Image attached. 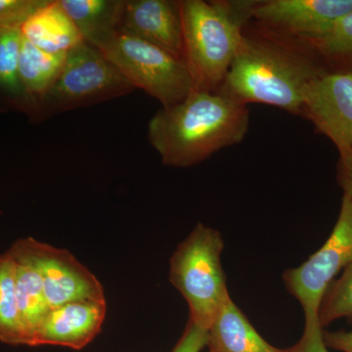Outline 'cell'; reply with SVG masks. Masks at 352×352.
<instances>
[{
	"mask_svg": "<svg viewBox=\"0 0 352 352\" xmlns=\"http://www.w3.org/2000/svg\"><path fill=\"white\" fill-rule=\"evenodd\" d=\"M249 126L248 105L220 91L193 90L184 100L153 116L148 139L164 164L189 168L239 144Z\"/></svg>",
	"mask_w": 352,
	"mask_h": 352,
	"instance_id": "cell-1",
	"label": "cell"
},
{
	"mask_svg": "<svg viewBox=\"0 0 352 352\" xmlns=\"http://www.w3.org/2000/svg\"><path fill=\"white\" fill-rule=\"evenodd\" d=\"M327 74L311 50L244 36L219 91L248 105L263 103L302 115L308 87Z\"/></svg>",
	"mask_w": 352,
	"mask_h": 352,
	"instance_id": "cell-2",
	"label": "cell"
},
{
	"mask_svg": "<svg viewBox=\"0 0 352 352\" xmlns=\"http://www.w3.org/2000/svg\"><path fill=\"white\" fill-rule=\"evenodd\" d=\"M251 2L182 0L184 62L196 91H219L244 39Z\"/></svg>",
	"mask_w": 352,
	"mask_h": 352,
	"instance_id": "cell-3",
	"label": "cell"
},
{
	"mask_svg": "<svg viewBox=\"0 0 352 352\" xmlns=\"http://www.w3.org/2000/svg\"><path fill=\"white\" fill-rule=\"evenodd\" d=\"M224 241L219 231L197 224L170 258V283L189 307V320L208 331L231 298L221 264Z\"/></svg>",
	"mask_w": 352,
	"mask_h": 352,
	"instance_id": "cell-4",
	"label": "cell"
},
{
	"mask_svg": "<svg viewBox=\"0 0 352 352\" xmlns=\"http://www.w3.org/2000/svg\"><path fill=\"white\" fill-rule=\"evenodd\" d=\"M135 87L98 48L82 41L67 53L61 74L39 100L30 120L87 107L131 94Z\"/></svg>",
	"mask_w": 352,
	"mask_h": 352,
	"instance_id": "cell-5",
	"label": "cell"
},
{
	"mask_svg": "<svg viewBox=\"0 0 352 352\" xmlns=\"http://www.w3.org/2000/svg\"><path fill=\"white\" fill-rule=\"evenodd\" d=\"M133 85L170 107L193 91L186 64L134 36L113 32L94 44Z\"/></svg>",
	"mask_w": 352,
	"mask_h": 352,
	"instance_id": "cell-6",
	"label": "cell"
},
{
	"mask_svg": "<svg viewBox=\"0 0 352 352\" xmlns=\"http://www.w3.org/2000/svg\"><path fill=\"white\" fill-rule=\"evenodd\" d=\"M352 264V201L342 197L339 217L320 249L302 265L285 271L283 281L300 302L305 320L318 319L319 307L329 285Z\"/></svg>",
	"mask_w": 352,
	"mask_h": 352,
	"instance_id": "cell-7",
	"label": "cell"
},
{
	"mask_svg": "<svg viewBox=\"0 0 352 352\" xmlns=\"http://www.w3.org/2000/svg\"><path fill=\"white\" fill-rule=\"evenodd\" d=\"M22 241L41 273L50 310L80 300H106L100 282L71 252L34 238Z\"/></svg>",
	"mask_w": 352,
	"mask_h": 352,
	"instance_id": "cell-8",
	"label": "cell"
},
{
	"mask_svg": "<svg viewBox=\"0 0 352 352\" xmlns=\"http://www.w3.org/2000/svg\"><path fill=\"white\" fill-rule=\"evenodd\" d=\"M351 12L352 0H267L250 6V15L264 27L302 43L321 38Z\"/></svg>",
	"mask_w": 352,
	"mask_h": 352,
	"instance_id": "cell-9",
	"label": "cell"
},
{
	"mask_svg": "<svg viewBox=\"0 0 352 352\" xmlns=\"http://www.w3.org/2000/svg\"><path fill=\"white\" fill-rule=\"evenodd\" d=\"M302 115L338 150H352V76L324 74L308 87Z\"/></svg>",
	"mask_w": 352,
	"mask_h": 352,
	"instance_id": "cell-10",
	"label": "cell"
},
{
	"mask_svg": "<svg viewBox=\"0 0 352 352\" xmlns=\"http://www.w3.org/2000/svg\"><path fill=\"white\" fill-rule=\"evenodd\" d=\"M117 32L152 44L184 61L182 1L122 0Z\"/></svg>",
	"mask_w": 352,
	"mask_h": 352,
	"instance_id": "cell-11",
	"label": "cell"
},
{
	"mask_svg": "<svg viewBox=\"0 0 352 352\" xmlns=\"http://www.w3.org/2000/svg\"><path fill=\"white\" fill-rule=\"evenodd\" d=\"M106 312V300H80L51 309L32 346H59L80 351L100 333Z\"/></svg>",
	"mask_w": 352,
	"mask_h": 352,
	"instance_id": "cell-12",
	"label": "cell"
},
{
	"mask_svg": "<svg viewBox=\"0 0 352 352\" xmlns=\"http://www.w3.org/2000/svg\"><path fill=\"white\" fill-rule=\"evenodd\" d=\"M8 252L15 264L16 295L27 346H32L34 336L50 308L46 300L41 273L22 239L16 241Z\"/></svg>",
	"mask_w": 352,
	"mask_h": 352,
	"instance_id": "cell-13",
	"label": "cell"
},
{
	"mask_svg": "<svg viewBox=\"0 0 352 352\" xmlns=\"http://www.w3.org/2000/svg\"><path fill=\"white\" fill-rule=\"evenodd\" d=\"M208 352H285L261 337L229 298L208 330Z\"/></svg>",
	"mask_w": 352,
	"mask_h": 352,
	"instance_id": "cell-14",
	"label": "cell"
},
{
	"mask_svg": "<svg viewBox=\"0 0 352 352\" xmlns=\"http://www.w3.org/2000/svg\"><path fill=\"white\" fill-rule=\"evenodd\" d=\"M23 38L48 53H68L85 41L78 28L60 6L50 0L21 27Z\"/></svg>",
	"mask_w": 352,
	"mask_h": 352,
	"instance_id": "cell-15",
	"label": "cell"
},
{
	"mask_svg": "<svg viewBox=\"0 0 352 352\" xmlns=\"http://www.w3.org/2000/svg\"><path fill=\"white\" fill-rule=\"evenodd\" d=\"M67 53H48L22 38L19 57L21 83L27 98V113L32 117L39 100L56 82Z\"/></svg>",
	"mask_w": 352,
	"mask_h": 352,
	"instance_id": "cell-16",
	"label": "cell"
},
{
	"mask_svg": "<svg viewBox=\"0 0 352 352\" xmlns=\"http://www.w3.org/2000/svg\"><path fill=\"white\" fill-rule=\"evenodd\" d=\"M87 43L117 32L122 0H59Z\"/></svg>",
	"mask_w": 352,
	"mask_h": 352,
	"instance_id": "cell-17",
	"label": "cell"
},
{
	"mask_svg": "<svg viewBox=\"0 0 352 352\" xmlns=\"http://www.w3.org/2000/svg\"><path fill=\"white\" fill-rule=\"evenodd\" d=\"M22 38L19 28L0 29V110L27 113V98L19 74Z\"/></svg>",
	"mask_w": 352,
	"mask_h": 352,
	"instance_id": "cell-18",
	"label": "cell"
},
{
	"mask_svg": "<svg viewBox=\"0 0 352 352\" xmlns=\"http://www.w3.org/2000/svg\"><path fill=\"white\" fill-rule=\"evenodd\" d=\"M328 74L352 76V12L321 38L305 43Z\"/></svg>",
	"mask_w": 352,
	"mask_h": 352,
	"instance_id": "cell-19",
	"label": "cell"
},
{
	"mask_svg": "<svg viewBox=\"0 0 352 352\" xmlns=\"http://www.w3.org/2000/svg\"><path fill=\"white\" fill-rule=\"evenodd\" d=\"M0 342L27 346L16 295L15 264L8 251L0 254Z\"/></svg>",
	"mask_w": 352,
	"mask_h": 352,
	"instance_id": "cell-20",
	"label": "cell"
},
{
	"mask_svg": "<svg viewBox=\"0 0 352 352\" xmlns=\"http://www.w3.org/2000/svg\"><path fill=\"white\" fill-rule=\"evenodd\" d=\"M352 317V264L342 271L339 279L329 285L319 307L322 328L342 318Z\"/></svg>",
	"mask_w": 352,
	"mask_h": 352,
	"instance_id": "cell-21",
	"label": "cell"
},
{
	"mask_svg": "<svg viewBox=\"0 0 352 352\" xmlns=\"http://www.w3.org/2000/svg\"><path fill=\"white\" fill-rule=\"evenodd\" d=\"M50 0H0V29L19 28Z\"/></svg>",
	"mask_w": 352,
	"mask_h": 352,
	"instance_id": "cell-22",
	"label": "cell"
},
{
	"mask_svg": "<svg viewBox=\"0 0 352 352\" xmlns=\"http://www.w3.org/2000/svg\"><path fill=\"white\" fill-rule=\"evenodd\" d=\"M324 340V328L319 319L305 320V330L298 342L285 352H330Z\"/></svg>",
	"mask_w": 352,
	"mask_h": 352,
	"instance_id": "cell-23",
	"label": "cell"
},
{
	"mask_svg": "<svg viewBox=\"0 0 352 352\" xmlns=\"http://www.w3.org/2000/svg\"><path fill=\"white\" fill-rule=\"evenodd\" d=\"M208 331L188 320L182 338L171 352H201L207 347Z\"/></svg>",
	"mask_w": 352,
	"mask_h": 352,
	"instance_id": "cell-24",
	"label": "cell"
},
{
	"mask_svg": "<svg viewBox=\"0 0 352 352\" xmlns=\"http://www.w3.org/2000/svg\"><path fill=\"white\" fill-rule=\"evenodd\" d=\"M337 164V179L344 195L352 201V150L340 149Z\"/></svg>",
	"mask_w": 352,
	"mask_h": 352,
	"instance_id": "cell-25",
	"label": "cell"
},
{
	"mask_svg": "<svg viewBox=\"0 0 352 352\" xmlns=\"http://www.w3.org/2000/svg\"><path fill=\"white\" fill-rule=\"evenodd\" d=\"M324 340L330 349L342 352H352V330L327 332L324 331Z\"/></svg>",
	"mask_w": 352,
	"mask_h": 352,
	"instance_id": "cell-26",
	"label": "cell"
}]
</instances>
